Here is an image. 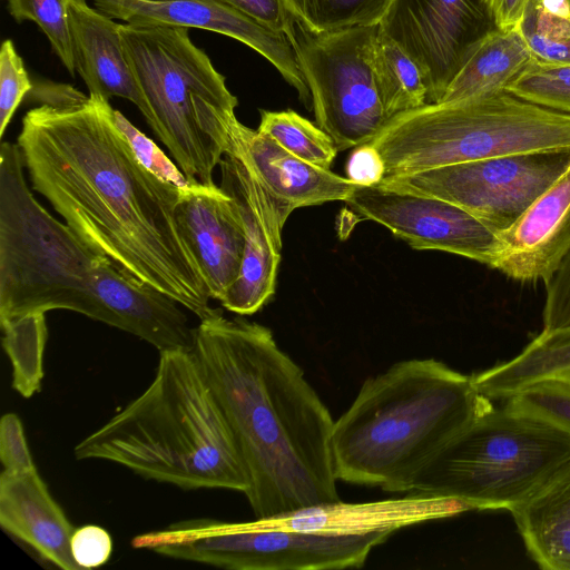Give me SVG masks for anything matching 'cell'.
I'll return each mask as SVG.
<instances>
[{"label": "cell", "instance_id": "obj_1", "mask_svg": "<svg viewBox=\"0 0 570 570\" xmlns=\"http://www.w3.org/2000/svg\"><path fill=\"white\" fill-rule=\"evenodd\" d=\"M112 110L92 96L30 109L17 145L32 188L91 249L200 320L213 308L175 220L181 188L138 160Z\"/></svg>", "mask_w": 570, "mask_h": 570}, {"label": "cell", "instance_id": "obj_2", "mask_svg": "<svg viewBox=\"0 0 570 570\" xmlns=\"http://www.w3.org/2000/svg\"><path fill=\"white\" fill-rule=\"evenodd\" d=\"M244 461L255 519L338 499L327 406L272 331L213 308L191 348Z\"/></svg>", "mask_w": 570, "mask_h": 570}, {"label": "cell", "instance_id": "obj_3", "mask_svg": "<svg viewBox=\"0 0 570 570\" xmlns=\"http://www.w3.org/2000/svg\"><path fill=\"white\" fill-rule=\"evenodd\" d=\"M19 146H0V323L68 309L117 327L159 352L190 350L180 304L85 244L30 191Z\"/></svg>", "mask_w": 570, "mask_h": 570}, {"label": "cell", "instance_id": "obj_4", "mask_svg": "<svg viewBox=\"0 0 570 570\" xmlns=\"http://www.w3.org/2000/svg\"><path fill=\"white\" fill-rule=\"evenodd\" d=\"M493 407L472 375L435 358L397 362L367 377L334 421L335 476L351 484L411 493L430 463Z\"/></svg>", "mask_w": 570, "mask_h": 570}, {"label": "cell", "instance_id": "obj_5", "mask_svg": "<svg viewBox=\"0 0 570 570\" xmlns=\"http://www.w3.org/2000/svg\"><path fill=\"white\" fill-rule=\"evenodd\" d=\"M183 490L247 492L248 474L191 350L159 352L149 386L73 449Z\"/></svg>", "mask_w": 570, "mask_h": 570}, {"label": "cell", "instance_id": "obj_6", "mask_svg": "<svg viewBox=\"0 0 570 570\" xmlns=\"http://www.w3.org/2000/svg\"><path fill=\"white\" fill-rule=\"evenodd\" d=\"M119 32L153 131L189 183L215 185L214 171L239 122L225 77L187 28L120 23Z\"/></svg>", "mask_w": 570, "mask_h": 570}, {"label": "cell", "instance_id": "obj_7", "mask_svg": "<svg viewBox=\"0 0 570 570\" xmlns=\"http://www.w3.org/2000/svg\"><path fill=\"white\" fill-rule=\"evenodd\" d=\"M384 177L507 155L570 148V115L507 91L426 104L390 118L368 142Z\"/></svg>", "mask_w": 570, "mask_h": 570}, {"label": "cell", "instance_id": "obj_8", "mask_svg": "<svg viewBox=\"0 0 570 570\" xmlns=\"http://www.w3.org/2000/svg\"><path fill=\"white\" fill-rule=\"evenodd\" d=\"M569 462L570 433L493 407L430 463L411 493L453 499L469 510L511 511Z\"/></svg>", "mask_w": 570, "mask_h": 570}, {"label": "cell", "instance_id": "obj_9", "mask_svg": "<svg viewBox=\"0 0 570 570\" xmlns=\"http://www.w3.org/2000/svg\"><path fill=\"white\" fill-rule=\"evenodd\" d=\"M389 537L325 535L267 530L253 521L190 519L131 540L137 549L229 570H330L360 568Z\"/></svg>", "mask_w": 570, "mask_h": 570}, {"label": "cell", "instance_id": "obj_10", "mask_svg": "<svg viewBox=\"0 0 570 570\" xmlns=\"http://www.w3.org/2000/svg\"><path fill=\"white\" fill-rule=\"evenodd\" d=\"M379 26L314 35L297 21L292 41L316 125L338 151L368 144L389 120L373 71Z\"/></svg>", "mask_w": 570, "mask_h": 570}, {"label": "cell", "instance_id": "obj_11", "mask_svg": "<svg viewBox=\"0 0 570 570\" xmlns=\"http://www.w3.org/2000/svg\"><path fill=\"white\" fill-rule=\"evenodd\" d=\"M569 166L570 148H563L384 177L377 185L445 199L498 235L514 224Z\"/></svg>", "mask_w": 570, "mask_h": 570}, {"label": "cell", "instance_id": "obj_12", "mask_svg": "<svg viewBox=\"0 0 570 570\" xmlns=\"http://www.w3.org/2000/svg\"><path fill=\"white\" fill-rule=\"evenodd\" d=\"M379 28L413 59L428 104H438L498 27L490 0H394Z\"/></svg>", "mask_w": 570, "mask_h": 570}, {"label": "cell", "instance_id": "obj_13", "mask_svg": "<svg viewBox=\"0 0 570 570\" xmlns=\"http://www.w3.org/2000/svg\"><path fill=\"white\" fill-rule=\"evenodd\" d=\"M345 203L360 219L384 226L412 248L446 252L489 267L493 261L497 234L445 199L381 185H358Z\"/></svg>", "mask_w": 570, "mask_h": 570}, {"label": "cell", "instance_id": "obj_14", "mask_svg": "<svg viewBox=\"0 0 570 570\" xmlns=\"http://www.w3.org/2000/svg\"><path fill=\"white\" fill-rule=\"evenodd\" d=\"M111 19L136 26L198 28L234 38L265 57L311 106V94L291 39L215 0H94Z\"/></svg>", "mask_w": 570, "mask_h": 570}, {"label": "cell", "instance_id": "obj_15", "mask_svg": "<svg viewBox=\"0 0 570 570\" xmlns=\"http://www.w3.org/2000/svg\"><path fill=\"white\" fill-rule=\"evenodd\" d=\"M219 168L220 187L236 202L245 229L240 272L220 304L246 316L258 312L275 294L287 218L237 156L225 154Z\"/></svg>", "mask_w": 570, "mask_h": 570}, {"label": "cell", "instance_id": "obj_16", "mask_svg": "<svg viewBox=\"0 0 570 570\" xmlns=\"http://www.w3.org/2000/svg\"><path fill=\"white\" fill-rule=\"evenodd\" d=\"M175 220L210 298L220 302L239 275L245 250L244 223L236 202L216 184L190 183L180 190Z\"/></svg>", "mask_w": 570, "mask_h": 570}, {"label": "cell", "instance_id": "obj_17", "mask_svg": "<svg viewBox=\"0 0 570 570\" xmlns=\"http://www.w3.org/2000/svg\"><path fill=\"white\" fill-rule=\"evenodd\" d=\"M469 508L460 501L419 493L381 501L347 503L340 500L304 507L253 523L261 529L325 535L390 537L394 531L422 522L451 518Z\"/></svg>", "mask_w": 570, "mask_h": 570}, {"label": "cell", "instance_id": "obj_18", "mask_svg": "<svg viewBox=\"0 0 570 570\" xmlns=\"http://www.w3.org/2000/svg\"><path fill=\"white\" fill-rule=\"evenodd\" d=\"M497 236L491 268L518 282L547 284L570 252V166Z\"/></svg>", "mask_w": 570, "mask_h": 570}, {"label": "cell", "instance_id": "obj_19", "mask_svg": "<svg viewBox=\"0 0 570 570\" xmlns=\"http://www.w3.org/2000/svg\"><path fill=\"white\" fill-rule=\"evenodd\" d=\"M228 153L247 166L285 218L297 208L345 203L358 186L331 169L298 158L240 121L233 132Z\"/></svg>", "mask_w": 570, "mask_h": 570}, {"label": "cell", "instance_id": "obj_20", "mask_svg": "<svg viewBox=\"0 0 570 570\" xmlns=\"http://www.w3.org/2000/svg\"><path fill=\"white\" fill-rule=\"evenodd\" d=\"M68 12L76 70L89 96L129 100L153 128V114L125 53L120 23L90 8L85 0H69Z\"/></svg>", "mask_w": 570, "mask_h": 570}, {"label": "cell", "instance_id": "obj_21", "mask_svg": "<svg viewBox=\"0 0 570 570\" xmlns=\"http://www.w3.org/2000/svg\"><path fill=\"white\" fill-rule=\"evenodd\" d=\"M0 524L43 560L63 570H81L70 551L76 528L51 497L37 469L1 472Z\"/></svg>", "mask_w": 570, "mask_h": 570}, {"label": "cell", "instance_id": "obj_22", "mask_svg": "<svg viewBox=\"0 0 570 570\" xmlns=\"http://www.w3.org/2000/svg\"><path fill=\"white\" fill-rule=\"evenodd\" d=\"M510 512L541 569L570 570V462Z\"/></svg>", "mask_w": 570, "mask_h": 570}, {"label": "cell", "instance_id": "obj_23", "mask_svg": "<svg viewBox=\"0 0 570 570\" xmlns=\"http://www.w3.org/2000/svg\"><path fill=\"white\" fill-rule=\"evenodd\" d=\"M533 61L517 27L497 28L469 58L440 102H453L505 91Z\"/></svg>", "mask_w": 570, "mask_h": 570}, {"label": "cell", "instance_id": "obj_24", "mask_svg": "<svg viewBox=\"0 0 570 570\" xmlns=\"http://www.w3.org/2000/svg\"><path fill=\"white\" fill-rule=\"evenodd\" d=\"M567 368H570V326L542 331L517 356L472 377L487 397L508 399Z\"/></svg>", "mask_w": 570, "mask_h": 570}, {"label": "cell", "instance_id": "obj_25", "mask_svg": "<svg viewBox=\"0 0 570 570\" xmlns=\"http://www.w3.org/2000/svg\"><path fill=\"white\" fill-rule=\"evenodd\" d=\"M373 71L389 119L428 104V90L416 63L380 28L374 41Z\"/></svg>", "mask_w": 570, "mask_h": 570}, {"label": "cell", "instance_id": "obj_26", "mask_svg": "<svg viewBox=\"0 0 570 570\" xmlns=\"http://www.w3.org/2000/svg\"><path fill=\"white\" fill-rule=\"evenodd\" d=\"M46 313H30L1 322L2 346L12 365V387L29 399L41 389L48 337Z\"/></svg>", "mask_w": 570, "mask_h": 570}, {"label": "cell", "instance_id": "obj_27", "mask_svg": "<svg viewBox=\"0 0 570 570\" xmlns=\"http://www.w3.org/2000/svg\"><path fill=\"white\" fill-rule=\"evenodd\" d=\"M394 0H285L295 18L314 35L379 26Z\"/></svg>", "mask_w": 570, "mask_h": 570}, {"label": "cell", "instance_id": "obj_28", "mask_svg": "<svg viewBox=\"0 0 570 570\" xmlns=\"http://www.w3.org/2000/svg\"><path fill=\"white\" fill-rule=\"evenodd\" d=\"M257 130L298 158L331 169L338 153L333 139L316 124L294 110H261Z\"/></svg>", "mask_w": 570, "mask_h": 570}, {"label": "cell", "instance_id": "obj_29", "mask_svg": "<svg viewBox=\"0 0 570 570\" xmlns=\"http://www.w3.org/2000/svg\"><path fill=\"white\" fill-rule=\"evenodd\" d=\"M535 62L570 65V10L529 0L517 24Z\"/></svg>", "mask_w": 570, "mask_h": 570}, {"label": "cell", "instance_id": "obj_30", "mask_svg": "<svg viewBox=\"0 0 570 570\" xmlns=\"http://www.w3.org/2000/svg\"><path fill=\"white\" fill-rule=\"evenodd\" d=\"M68 4L69 0H8V10L16 21L36 22L68 72L73 76L77 70Z\"/></svg>", "mask_w": 570, "mask_h": 570}, {"label": "cell", "instance_id": "obj_31", "mask_svg": "<svg viewBox=\"0 0 570 570\" xmlns=\"http://www.w3.org/2000/svg\"><path fill=\"white\" fill-rule=\"evenodd\" d=\"M505 91L540 107L570 115V65L533 61Z\"/></svg>", "mask_w": 570, "mask_h": 570}, {"label": "cell", "instance_id": "obj_32", "mask_svg": "<svg viewBox=\"0 0 570 570\" xmlns=\"http://www.w3.org/2000/svg\"><path fill=\"white\" fill-rule=\"evenodd\" d=\"M505 400V407L537 416L570 433V389L542 380Z\"/></svg>", "mask_w": 570, "mask_h": 570}, {"label": "cell", "instance_id": "obj_33", "mask_svg": "<svg viewBox=\"0 0 570 570\" xmlns=\"http://www.w3.org/2000/svg\"><path fill=\"white\" fill-rule=\"evenodd\" d=\"M32 87L23 60L12 40H4L0 49V138L3 137L17 108Z\"/></svg>", "mask_w": 570, "mask_h": 570}, {"label": "cell", "instance_id": "obj_34", "mask_svg": "<svg viewBox=\"0 0 570 570\" xmlns=\"http://www.w3.org/2000/svg\"><path fill=\"white\" fill-rule=\"evenodd\" d=\"M112 119L129 142L138 160L161 180L179 188L190 183L173 158H169L156 142L135 127L119 110H112Z\"/></svg>", "mask_w": 570, "mask_h": 570}, {"label": "cell", "instance_id": "obj_35", "mask_svg": "<svg viewBox=\"0 0 570 570\" xmlns=\"http://www.w3.org/2000/svg\"><path fill=\"white\" fill-rule=\"evenodd\" d=\"M0 460L3 471L16 473L36 470L23 425L16 413H6L0 420Z\"/></svg>", "mask_w": 570, "mask_h": 570}, {"label": "cell", "instance_id": "obj_36", "mask_svg": "<svg viewBox=\"0 0 570 570\" xmlns=\"http://www.w3.org/2000/svg\"><path fill=\"white\" fill-rule=\"evenodd\" d=\"M70 551L80 569L105 564L112 551V540L106 529L96 524L76 528L70 539Z\"/></svg>", "mask_w": 570, "mask_h": 570}, {"label": "cell", "instance_id": "obj_37", "mask_svg": "<svg viewBox=\"0 0 570 570\" xmlns=\"http://www.w3.org/2000/svg\"><path fill=\"white\" fill-rule=\"evenodd\" d=\"M543 332L570 326V252L557 274L546 284Z\"/></svg>", "mask_w": 570, "mask_h": 570}, {"label": "cell", "instance_id": "obj_38", "mask_svg": "<svg viewBox=\"0 0 570 570\" xmlns=\"http://www.w3.org/2000/svg\"><path fill=\"white\" fill-rule=\"evenodd\" d=\"M226 4L258 22L284 32L291 41L294 39L295 18L285 0H215Z\"/></svg>", "mask_w": 570, "mask_h": 570}, {"label": "cell", "instance_id": "obj_39", "mask_svg": "<svg viewBox=\"0 0 570 570\" xmlns=\"http://www.w3.org/2000/svg\"><path fill=\"white\" fill-rule=\"evenodd\" d=\"M384 171L379 151L370 144L354 148L346 165V177L360 186L377 185Z\"/></svg>", "mask_w": 570, "mask_h": 570}, {"label": "cell", "instance_id": "obj_40", "mask_svg": "<svg viewBox=\"0 0 570 570\" xmlns=\"http://www.w3.org/2000/svg\"><path fill=\"white\" fill-rule=\"evenodd\" d=\"M529 0H490L499 29L517 27Z\"/></svg>", "mask_w": 570, "mask_h": 570}, {"label": "cell", "instance_id": "obj_41", "mask_svg": "<svg viewBox=\"0 0 570 570\" xmlns=\"http://www.w3.org/2000/svg\"><path fill=\"white\" fill-rule=\"evenodd\" d=\"M543 380L550 381V382H552L554 384H558L560 386L570 389V368L561 371V372H559V373H557V374H554L552 376H549L547 379H543Z\"/></svg>", "mask_w": 570, "mask_h": 570}, {"label": "cell", "instance_id": "obj_42", "mask_svg": "<svg viewBox=\"0 0 570 570\" xmlns=\"http://www.w3.org/2000/svg\"><path fill=\"white\" fill-rule=\"evenodd\" d=\"M564 2V4L567 6V8L570 10V0H562Z\"/></svg>", "mask_w": 570, "mask_h": 570}, {"label": "cell", "instance_id": "obj_43", "mask_svg": "<svg viewBox=\"0 0 570 570\" xmlns=\"http://www.w3.org/2000/svg\"><path fill=\"white\" fill-rule=\"evenodd\" d=\"M154 1H158V0H154Z\"/></svg>", "mask_w": 570, "mask_h": 570}]
</instances>
